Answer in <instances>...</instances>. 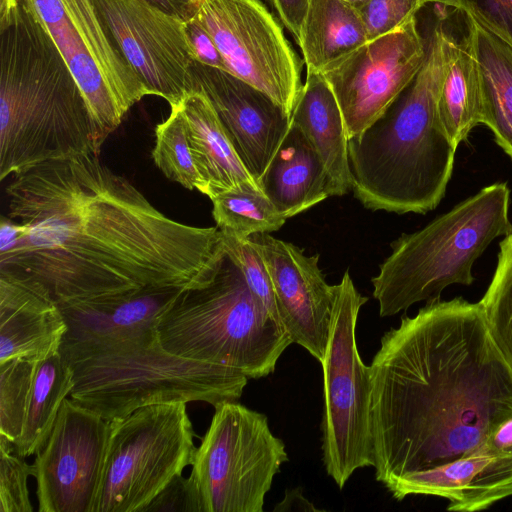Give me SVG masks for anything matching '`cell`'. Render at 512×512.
Returning a JSON list of instances; mask_svg holds the SVG:
<instances>
[{"label": "cell", "mask_w": 512, "mask_h": 512, "mask_svg": "<svg viewBox=\"0 0 512 512\" xmlns=\"http://www.w3.org/2000/svg\"><path fill=\"white\" fill-rule=\"evenodd\" d=\"M18 6L19 0H0V29L11 21Z\"/></svg>", "instance_id": "60d3db41"}, {"label": "cell", "mask_w": 512, "mask_h": 512, "mask_svg": "<svg viewBox=\"0 0 512 512\" xmlns=\"http://www.w3.org/2000/svg\"><path fill=\"white\" fill-rule=\"evenodd\" d=\"M483 445L494 454L512 458V417L499 423L486 437Z\"/></svg>", "instance_id": "f35d334b"}, {"label": "cell", "mask_w": 512, "mask_h": 512, "mask_svg": "<svg viewBox=\"0 0 512 512\" xmlns=\"http://www.w3.org/2000/svg\"><path fill=\"white\" fill-rule=\"evenodd\" d=\"M73 386V371L60 351L39 361L22 433L14 445L17 454L25 458L43 447Z\"/></svg>", "instance_id": "4316f807"}, {"label": "cell", "mask_w": 512, "mask_h": 512, "mask_svg": "<svg viewBox=\"0 0 512 512\" xmlns=\"http://www.w3.org/2000/svg\"><path fill=\"white\" fill-rule=\"evenodd\" d=\"M210 200L217 228L237 238L277 231L287 220L261 189L227 190Z\"/></svg>", "instance_id": "83f0119b"}, {"label": "cell", "mask_w": 512, "mask_h": 512, "mask_svg": "<svg viewBox=\"0 0 512 512\" xmlns=\"http://www.w3.org/2000/svg\"><path fill=\"white\" fill-rule=\"evenodd\" d=\"M142 512H202L197 485L191 475L175 476Z\"/></svg>", "instance_id": "d590c367"}, {"label": "cell", "mask_w": 512, "mask_h": 512, "mask_svg": "<svg viewBox=\"0 0 512 512\" xmlns=\"http://www.w3.org/2000/svg\"><path fill=\"white\" fill-rule=\"evenodd\" d=\"M454 40L437 24L413 81L380 117L348 140L351 190L364 207L425 214L444 197L457 147L443 128L438 100Z\"/></svg>", "instance_id": "3957f363"}, {"label": "cell", "mask_w": 512, "mask_h": 512, "mask_svg": "<svg viewBox=\"0 0 512 512\" xmlns=\"http://www.w3.org/2000/svg\"><path fill=\"white\" fill-rule=\"evenodd\" d=\"M108 421L65 398L35 454L38 512H93L105 459Z\"/></svg>", "instance_id": "9a60e30c"}, {"label": "cell", "mask_w": 512, "mask_h": 512, "mask_svg": "<svg viewBox=\"0 0 512 512\" xmlns=\"http://www.w3.org/2000/svg\"><path fill=\"white\" fill-rule=\"evenodd\" d=\"M370 367L375 478L406 474L476 450L512 417V368L479 302H428L381 338Z\"/></svg>", "instance_id": "7a4b0ae2"}, {"label": "cell", "mask_w": 512, "mask_h": 512, "mask_svg": "<svg viewBox=\"0 0 512 512\" xmlns=\"http://www.w3.org/2000/svg\"><path fill=\"white\" fill-rule=\"evenodd\" d=\"M151 5L187 21L194 17L199 10L201 0H144Z\"/></svg>", "instance_id": "ab89813d"}, {"label": "cell", "mask_w": 512, "mask_h": 512, "mask_svg": "<svg viewBox=\"0 0 512 512\" xmlns=\"http://www.w3.org/2000/svg\"><path fill=\"white\" fill-rule=\"evenodd\" d=\"M470 14L512 46V0H438Z\"/></svg>", "instance_id": "e575fe53"}, {"label": "cell", "mask_w": 512, "mask_h": 512, "mask_svg": "<svg viewBox=\"0 0 512 512\" xmlns=\"http://www.w3.org/2000/svg\"><path fill=\"white\" fill-rule=\"evenodd\" d=\"M428 0H369L358 9L365 25L368 41L388 34L401 27Z\"/></svg>", "instance_id": "836d02e7"}, {"label": "cell", "mask_w": 512, "mask_h": 512, "mask_svg": "<svg viewBox=\"0 0 512 512\" xmlns=\"http://www.w3.org/2000/svg\"><path fill=\"white\" fill-rule=\"evenodd\" d=\"M307 137L329 176L333 196L352 188L348 136L336 97L320 72H307L291 115Z\"/></svg>", "instance_id": "603a6c76"}, {"label": "cell", "mask_w": 512, "mask_h": 512, "mask_svg": "<svg viewBox=\"0 0 512 512\" xmlns=\"http://www.w3.org/2000/svg\"><path fill=\"white\" fill-rule=\"evenodd\" d=\"M14 444L0 435V512H32L27 480L34 466L17 454Z\"/></svg>", "instance_id": "d6a6232c"}, {"label": "cell", "mask_w": 512, "mask_h": 512, "mask_svg": "<svg viewBox=\"0 0 512 512\" xmlns=\"http://www.w3.org/2000/svg\"><path fill=\"white\" fill-rule=\"evenodd\" d=\"M269 271L281 324L292 343L322 360L331 323L334 285L319 267V255L306 256L292 243L258 233L250 236Z\"/></svg>", "instance_id": "2e32d148"}, {"label": "cell", "mask_w": 512, "mask_h": 512, "mask_svg": "<svg viewBox=\"0 0 512 512\" xmlns=\"http://www.w3.org/2000/svg\"><path fill=\"white\" fill-rule=\"evenodd\" d=\"M222 235L226 256L240 269L252 293L280 322L272 280L256 246L250 237L237 238L224 233Z\"/></svg>", "instance_id": "1f68e13d"}, {"label": "cell", "mask_w": 512, "mask_h": 512, "mask_svg": "<svg viewBox=\"0 0 512 512\" xmlns=\"http://www.w3.org/2000/svg\"><path fill=\"white\" fill-rule=\"evenodd\" d=\"M366 42L358 9L341 0H311L297 42L307 72L322 71Z\"/></svg>", "instance_id": "d4e9b609"}, {"label": "cell", "mask_w": 512, "mask_h": 512, "mask_svg": "<svg viewBox=\"0 0 512 512\" xmlns=\"http://www.w3.org/2000/svg\"><path fill=\"white\" fill-rule=\"evenodd\" d=\"M73 371L70 400L105 420L163 403L237 401L248 378L232 368L172 354L157 327L122 337L61 344Z\"/></svg>", "instance_id": "5b68a950"}, {"label": "cell", "mask_w": 512, "mask_h": 512, "mask_svg": "<svg viewBox=\"0 0 512 512\" xmlns=\"http://www.w3.org/2000/svg\"><path fill=\"white\" fill-rule=\"evenodd\" d=\"M352 7L359 9L361 8L365 3H367L369 0H341Z\"/></svg>", "instance_id": "b9f144b4"}, {"label": "cell", "mask_w": 512, "mask_h": 512, "mask_svg": "<svg viewBox=\"0 0 512 512\" xmlns=\"http://www.w3.org/2000/svg\"><path fill=\"white\" fill-rule=\"evenodd\" d=\"M124 59L149 95L179 105L193 91L185 21L144 0H94Z\"/></svg>", "instance_id": "5bb4252c"}, {"label": "cell", "mask_w": 512, "mask_h": 512, "mask_svg": "<svg viewBox=\"0 0 512 512\" xmlns=\"http://www.w3.org/2000/svg\"><path fill=\"white\" fill-rule=\"evenodd\" d=\"M260 187L286 219L333 196L319 155L292 122L260 180Z\"/></svg>", "instance_id": "7402d4cb"}, {"label": "cell", "mask_w": 512, "mask_h": 512, "mask_svg": "<svg viewBox=\"0 0 512 512\" xmlns=\"http://www.w3.org/2000/svg\"><path fill=\"white\" fill-rule=\"evenodd\" d=\"M198 16L227 71L273 99L291 118L302 89V64L260 0H201Z\"/></svg>", "instance_id": "7c38bea8"}, {"label": "cell", "mask_w": 512, "mask_h": 512, "mask_svg": "<svg viewBox=\"0 0 512 512\" xmlns=\"http://www.w3.org/2000/svg\"><path fill=\"white\" fill-rule=\"evenodd\" d=\"M185 289L147 288L116 297L59 306L67 324L62 344L122 337L157 327Z\"/></svg>", "instance_id": "ffe728a7"}, {"label": "cell", "mask_w": 512, "mask_h": 512, "mask_svg": "<svg viewBox=\"0 0 512 512\" xmlns=\"http://www.w3.org/2000/svg\"><path fill=\"white\" fill-rule=\"evenodd\" d=\"M438 113L453 144L465 141L483 124L484 107L479 65L463 40H454L451 58L438 100Z\"/></svg>", "instance_id": "484cf974"}, {"label": "cell", "mask_w": 512, "mask_h": 512, "mask_svg": "<svg viewBox=\"0 0 512 512\" xmlns=\"http://www.w3.org/2000/svg\"><path fill=\"white\" fill-rule=\"evenodd\" d=\"M157 332L168 352L232 368L248 379L273 373L292 344L227 256L210 284L182 292L159 318Z\"/></svg>", "instance_id": "52a82bcc"}, {"label": "cell", "mask_w": 512, "mask_h": 512, "mask_svg": "<svg viewBox=\"0 0 512 512\" xmlns=\"http://www.w3.org/2000/svg\"><path fill=\"white\" fill-rule=\"evenodd\" d=\"M464 39L475 57L482 81L484 118L495 142L512 160V46L465 14Z\"/></svg>", "instance_id": "cb8c5ba5"}, {"label": "cell", "mask_w": 512, "mask_h": 512, "mask_svg": "<svg viewBox=\"0 0 512 512\" xmlns=\"http://www.w3.org/2000/svg\"><path fill=\"white\" fill-rule=\"evenodd\" d=\"M5 191L7 216L25 232L0 253V272L37 283L58 306L201 288L226 259L217 227L169 218L93 153L37 165Z\"/></svg>", "instance_id": "6da1fadb"}, {"label": "cell", "mask_w": 512, "mask_h": 512, "mask_svg": "<svg viewBox=\"0 0 512 512\" xmlns=\"http://www.w3.org/2000/svg\"><path fill=\"white\" fill-rule=\"evenodd\" d=\"M192 471L202 512H262L274 476L288 461L265 414L237 401L214 407Z\"/></svg>", "instance_id": "30bf717a"}, {"label": "cell", "mask_w": 512, "mask_h": 512, "mask_svg": "<svg viewBox=\"0 0 512 512\" xmlns=\"http://www.w3.org/2000/svg\"><path fill=\"white\" fill-rule=\"evenodd\" d=\"M184 28L194 59L201 64L227 71L223 57L198 13L185 21Z\"/></svg>", "instance_id": "8d00e7d4"}, {"label": "cell", "mask_w": 512, "mask_h": 512, "mask_svg": "<svg viewBox=\"0 0 512 512\" xmlns=\"http://www.w3.org/2000/svg\"><path fill=\"white\" fill-rule=\"evenodd\" d=\"M193 90L209 99L246 168L260 180L284 139L291 118L267 94L235 75L194 60Z\"/></svg>", "instance_id": "e0dca14e"}, {"label": "cell", "mask_w": 512, "mask_h": 512, "mask_svg": "<svg viewBox=\"0 0 512 512\" xmlns=\"http://www.w3.org/2000/svg\"><path fill=\"white\" fill-rule=\"evenodd\" d=\"M426 48L414 17L320 71L339 104L348 140L370 126L409 86L423 65Z\"/></svg>", "instance_id": "4fadbf2b"}, {"label": "cell", "mask_w": 512, "mask_h": 512, "mask_svg": "<svg viewBox=\"0 0 512 512\" xmlns=\"http://www.w3.org/2000/svg\"><path fill=\"white\" fill-rule=\"evenodd\" d=\"M479 303L493 341L512 368V233L500 242L495 272Z\"/></svg>", "instance_id": "f546056e"}, {"label": "cell", "mask_w": 512, "mask_h": 512, "mask_svg": "<svg viewBox=\"0 0 512 512\" xmlns=\"http://www.w3.org/2000/svg\"><path fill=\"white\" fill-rule=\"evenodd\" d=\"M385 487L397 500L430 495L447 499L448 511L485 510L512 496V458L494 454L482 443L454 461L406 474Z\"/></svg>", "instance_id": "ac0fdd59"}, {"label": "cell", "mask_w": 512, "mask_h": 512, "mask_svg": "<svg viewBox=\"0 0 512 512\" xmlns=\"http://www.w3.org/2000/svg\"><path fill=\"white\" fill-rule=\"evenodd\" d=\"M38 363L25 358L0 363V435L14 445L22 433Z\"/></svg>", "instance_id": "4dcf8cb0"}, {"label": "cell", "mask_w": 512, "mask_h": 512, "mask_svg": "<svg viewBox=\"0 0 512 512\" xmlns=\"http://www.w3.org/2000/svg\"><path fill=\"white\" fill-rule=\"evenodd\" d=\"M282 24L293 35L296 42L300 37L302 25L311 0H269Z\"/></svg>", "instance_id": "74e56055"}, {"label": "cell", "mask_w": 512, "mask_h": 512, "mask_svg": "<svg viewBox=\"0 0 512 512\" xmlns=\"http://www.w3.org/2000/svg\"><path fill=\"white\" fill-rule=\"evenodd\" d=\"M509 204L507 184L494 183L393 241L391 254L371 279L380 316L439 300L452 284H472L475 261L494 239L512 233Z\"/></svg>", "instance_id": "8992f818"}, {"label": "cell", "mask_w": 512, "mask_h": 512, "mask_svg": "<svg viewBox=\"0 0 512 512\" xmlns=\"http://www.w3.org/2000/svg\"><path fill=\"white\" fill-rule=\"evenodd\" d=\"M180 106L192 156L203 181L201 193L212 198L237 188L261 189L206 95L194 89L184 97Z\"/></svg>", "instance_id": "44dd1931"}, {"label": "cell", "mask_w": 512, "mask_h": 512, "mask_svg": "<svg viewBox=\"0 0 512 512\" xmlns=\"http://www.w3.org/2000/svg\"><path fill=\"white\" fill-rule=\"evenodd\" d=\"M186 404L143 406L108 421V437L93 512H142L184 468L196 447Z\"/></svg>", "instance_id": "ba28073f"}, {"label": "cell", "mask_w": 512, "mask_h": 512, "mask_svg": "<svg viewBox=\"0 0 512 512\" xmlns=\"http://www.w3.org/2000/svg\"><path fill=\"white\" fill-rule=\"evenodd\" d=\"M66 332L58 304L40 285L0 272V363L41 361L60 350Z\"/></svg>", "instance_id": "d6986e66"}, {"label": "cell", "mask_w": 512, "mask_h": 512, "mask_svg": "<svg viewBox=\"0 0 512 512\" xmlns=\"http://www.w3.org/2000/svg\"><path fill=\"white\" fill-rule=\"evenodd\" d=\"M48 32L90 107L102 145L149 95L122 56L94 0H23Z\"/></svg>", "instance_id": "8fae6325"}, {"label": "cell", "mask_w": 512, "mask_h": 512, "mask_svg": "<svg viewBox=\"0 0 512 512\" xmlns=\"http://www.w3.org/2000/svg\"><path fill=\"white\" fill-rule=\"evenodd\" d=\"M100 151L80 86L34 12L19 0L0 29V180Z\"/></svg>", "instance_id": "277c9868"}, {"label": "cell", "mask_w": 512, "mask_h": 512, "mask_svg": "<svg viewBox=\"0 0 512 512\" xmlns=\"http://www.w3.org/2000/svg\"><path fill=\"white\" fill-rule=\"evenodd\" d=\"M152 158L168 179L188 190L202 191L203 181L192 156L180 104L171 106L169 116L157 124Z\"/></svg>", "instance_id": "f1b7e54d"}, {"label": "cell", "mask_w": 512, "mask_h": 512, "mask_svg": "<svg viewBox=\"0 0 512 512\" xmlns=\"http://www.w3.org/2000/svg\"><path fill=\"white\" fill-rule=\"evenodd\" d=\"M368 298L349 271L334 285L323 371L322 451L327 474L342 489L359 468L375 465L371 433V372L358 352L356 324Z\"/></svg>", "instance_id": "9c48e42d"}]
</instances>
